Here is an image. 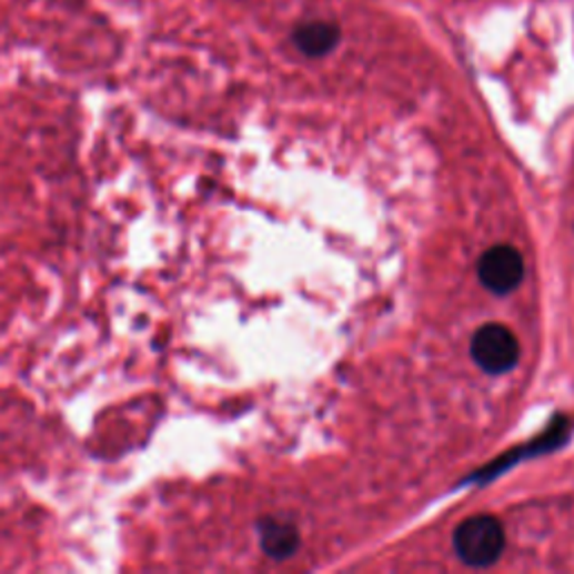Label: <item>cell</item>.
Returning <instances> with one entry per match:
<instances>
[{
    "label": "cell",
    "mask_w": 574,
    "mask_h": 574,
    "mask_svg": "<svg viewBox=\"0 0 574 574\" xmlns=\"http://www.w3.org/2000/svg\"><path fill=\"white\" fill-rule=\"evenodd\" d=\"M453 547L467 565L490 567L505 550V530L494 516H472L453 532Z\"/></svg>",
    "instance_id": "cell-1"
},
{
    "label": "cell",
    "mask_w": 574,
    "mask_h": 574,
    "mask_svg": "<svg viewBox=\"0 0 574 574\" xmlns=\"http://www.w3.org/2000/svg\"><path fill=\"white\" fill-rule=\"evenodd\" d=\"M518 341L501 323H487L472 339V358L490 375H503L518 362Z\"/></svg>",
    "instance_id": "cell-2"
},
{
    "label": "cell",
    "mask_w": 574,
    "mask_h": 574,
    "mask_svg": "<svg viewBox=\"0 0 574 574\" xmlns=\"http://www.w3.org/2000/svg\"><path fill=\"white\" fill-rule=\"evenodd\" d=\"M525 276V261L512 245H496L487 250L479 263L481 283L494 294H507L521 285Z\"/></svg>",
    "instance_id": "cell-3"
},
{
    "label": "cell",
    "mask_w": 574,
    "mask_h": 574,
    "mask_svg": "<svg viewBox=\"0 0 574 574\" xmlns=\"http://www.w3.org/2000/svg\"><path fill=\"white\" fill-rule=\"evenodd\" d=\"M339 28L325 21L303 23L294 30V46L308 57H323L339 43Z\"/></svg>",
    "instance_id": "cell-4"
},
{
    "label": "cell",
    "mask_w": 574,
    "mask_h": 574,
    "mask_svg": "<svg viewBox=\"0 0 574 574\" xmlns=\"http://www.w3.org/2000/svg\"><path fill=\"white\" fill-rule=\"evenodd\" d=\"M263 550L274 558H288L299 547V532L290 523L265 518L261 523Z\"/></svg>",
    "instance_id": "cell-5"
}]
</instances>
